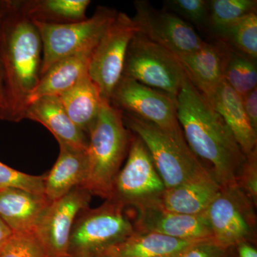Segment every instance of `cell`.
I'll use <instances>...</instances> for the list:
<instances>
[{"label":"cell","instance_id":"cell-5","mask_svg":"<svg viewBox=\"0 0 257 257\" xmlns=\"http://www.w3.org/2000/svg\"><path fill=\"white\" fill-rule=\"evenodd\" d=\"M126 209L111 200L79 213L71 231L69 257H96L135 231Z\"/></svg>","mask_w":257,"mask_h":257},{"label":"cell","instance_id":"cell-17","mask_svg":"<svg viewBox=\"0 0 257 257\" xmlns=\"http://www.w3.org/2000/svg\"><path fill=\"white\" fill-rule=\"evenodd\" d=\"M51 202L45 194L19 189L0 190V217L13 233H35Z\"/></svg>","mask_w":257,"mask_h":257},{"label":"cell","instance_id":"cell-37","mask_svg":"<svg viewBox=\"0 0 257 257\" xmlns=\"http://www.w3.org/2000/svg\"><path fill=\"white\" fill-rule=\"evenodd\" d=\"M178 256H160V257H178Z\"/></svg>","mask_w":257,"mask_h":257},{"label":"cell","instance_id":"cell-28","mask_svg":"<svg viewBox=\"0 0 257 257\" xmlns=\"http://www.w3.org/2000/svg\"><path fill=\"white\" fill-rule=\"evenodd\" d=\"M0 257H49L35 233H13L0 249Z\"/></svg>","mask_w":257,"mask_h":257},{"label":"cell","instance_id":"cell-11","mask_svg":"<svg viewBox=\"0 0 257 257\" xmlns=\"http://www.w3.org/2000/svg\"><path fill=\"white\" fill-rule=\"evenodd\" d=\"M121 111L170 132L182 131L177 114L176 98L144 85L128 77H121L109 99Z\"/></svg>","mask_w":257,"mask_h":257},{"label":"cell","instance_id":"cell-29","mask_svg":"<svg viewBox=\"0 0 257 257\" xmlns=\"http://www.w3.org/2000/svg\"><path fill=\"white\" fill-rule=\"evenodd\" d=\"M45 175L23 173L0 162V190L19 189L35 194H45Z\"/></svg>","mask_w":257,"mask_h":257},{"label":"cell","instance_id":"cell-4","mask_svg":"<svg viewBox=\"0 0 257 257\" xmlns=\"http://www.w3.org/2000/svg\"><path fill=\"white\" fill-rule=\"evenodd\" d=\"M122 116L128 130L146 146L166 189L210 172L189 148L182 131H167L125 111Z\"/></svg>","mask_w":257,"mask_h":257},{"label":"cell","instance_id":"cell-30","mask_svg":"<svg viewBox=\"0 0 257 257\" xmlns=\"http://www.w3.org/2000/svg\"><path fill=\"white\" fill-rule=\"evenodd\" d=\"M167 10L184 21L201 28L207 27L209 21V1L205 0H170L165 2ZM188 23V22H187Z\"/></svg>","mask_w":257,"mask_h":257},{"label":"cell","instance_id":"cell-8","mask_svg":"<svg viewBox=\"0 0 257 257\" xmlns=\"http://www.w3.org/2000/svg\"><path fill=\"white\" fill-rule=\"evenodd\" d=\"M184 74L173 54L138 32L128 45L123 77L177 97Z\"/></svg>","mask_w":257,"mask_h":257},{"label":"cell","instance_id":"cell-25","mask_svg":"<svg viewBox=\"0 0 257 257\" xmlns=\"http://www.w3.org/2000/svg\"><path fill=\"white\" fill-rule=\"evenodd\" d=\"M224 81L242 96L257 85L256 60L229 46L224 68Z\"/></svg>","mask_w":257,"mask_h":257},{"label":"cell","instance_id":"cell-19","mask_svg":"<svg viewBox=\"0 0 257 257\" xmlns=\"http://www.w3.org/2000/svg\"><path fill=\"white\" fill-rule=\"evenodd\" d=\"M60 154L52 170L45 175V195L57 200L77 187H82L88 175L87 150L59 145Z\"/></svg>","mask_w":257,"mask_h":257},{"label":"cell","instance_id":"cell-35","mask_svg":"<svg viewBox=\"0 0 257 257\" xmlns=\"http://www.w3.org/2000/svg\"><path fill=\"white\" fill-rule=\"evenodd\" d=\"M13 233V231L10 229L9 226L5 224V221L0 217V249Z\"/></svg>","mask_w":257,"mask_h":257},{"label":"cell","instance_id":"cell-27","mask_svg":"<svg viewBox=\"0 0 257 257\" xmlns=\"http://www.w3.org/2000/svg\"><path fill=\"white\" fill-rule=\"evenodd\" d=\"M256 0H212L209 1L208 25L214 33L236 20L256 13Z\"/></svg>","mask_w":257,"mask_h":257},{"label":"cell","instance_id":"cell-33","mask_svg":"<svg viewBox=\"0 0 257 257\" xmlns=\"http://www.w3.org/2000/svg\"><path fill=\"white\" fill-rule=\"evenodd\" d=\"M245 113L251 126L257 132V87L241 97Z\"/></svg>","mask_w":257,"mask_h":257},{"label":"cell","instance_id":"cell-32","mask_svg":"<svg viewBox=\"0 0 257 257\" xmlns=\"http://www.w3.org/2000/svg\"><path fill=\"white\" fill-rule=\"evenodd\" d=\"M236 184L257 206V150L246 156Z\"/></svg>","mask_w":257,"mask_h":257},{"label":"cell","instance_id":"cell-38","mask_svg":"<svg viewBox=\"0 0 257 257\" xmlns=\"http://www.w3.org/2000/svg\"><path fill=\"white\" fill-rule=\"evenodd\" d=\"M0 5H1V0H0Z\"/></svg>","mask_w":257,"mask_h":257},{"label":"cell","instance_id":"cell-24","mask_svg":"<svg viewBox=\"0 0 257 257\" xmlns=\"http://www.w3.org/2000/svg\"><path fill=\"white\" fill-rule=\"evenodd\" d=\"M89 0H19L20 9L32 21L66 25L87 20Z\"/></svg>","mask_w":257,"mask_h":257},{"label":"cell","instance_id":"cell-14","mask_svg":"<svg viewBox=\"0 0 257 257\" xmlns=\"http://www.w3.org/2000/svg\"><path fill=\"white\" fill-rule=\"evenodd\" d=\"M133 222L136 231L157 233L175 239L194 241L213 239L205 213L187 215L160 206L137 211Z\"/></svg>","mask_w":257,"mask_h":257},{"label":"cell","instance_id":"cell-9","mask_svg":"<svg viewBox=\"0 0 257 257\" xmlns=\"http://www.w3.org/2000/svg\"><path fill=\"white\" fill-rule=\"evenodd\" d=\"M256 205L237 184L221 187L205 211L213 240L226 246L256 242Z\"/></svg>","mask_w":257,"mask_h":257},{"label":"cell","instance_id":"cell-10","mask_svg":"<svg viewBox=\"0 0 257 257\" xmlns=\"http://www.w3.org/2000/svg\"><path fill=\"white\" fill-rule=\"evenodd\" d=\"M138 32L137 24L124 13L116 15L93 52L88 74L99 88L101 97L109 101L122 77L128 45Z\"/></svg>","mask_w":257,"mask_h":257},{"label":"cell","instance_id":"cell-20","mask_svg":"<svg viewBox=\"0 0 257 257\" xmlns=\"http://www.w3.org/2000/svg\"><path fill=\"white\" fill-rule=\"evenodd\" d=\"M194 241L177 239L157 233L136 231L96 257L178 256Z\"/></svg>","mask_w":257,"mask_h":257},{"label":"cell","instance_id":"cell-15","mask_svg":"<svg viewBox=\"0 0 257 257\" xmlns=\"http://www.w3.org/2000/svg\"><path fill=\"white\" fill-rule=\"evenodd\" d=\"M229 45L219 40L205 42L192 53L176 57L187 78L204 96L224 81V68Z\"/></svg>","mask_w":257,"mask_h":257},{"label":"cell","instance_id":"cell-12","mask_svg":"<svg viewBox=\"0 0 257 257\" xmlns=\"http://www.w3.org/2000/svg\"><path fill=\"white\" fill-rule=\"evenodd\" d=\"M133 18L138 32L180 57L192 53L205 43L192 25L167 10H157L147 1H135Z\"/></svg>","mask_w":257,"mask_h":257},{"label":"cell","instance_id":"cell-31","mask_svg":"<svg viewBox=\"0 0 257 257\" xmlns=\"http://www.w3.org/2000/svg\"><path fill=\"white\" fill-rule=\"evenodd\" d=\"M178 257H239L236 246H226L213 239L202 240L191 245Z\"/></svg>","mask_w":257,"mask_h":257},{"label":"cell","instance_id":"cell-6","mask_svg":"<svg viewBox=\"0 0 257 257\" xmlns=\"http://www.w3.org/2000/svg\"><path fill=\"white\" fill-rule=\"evenodd\" d=\"M165 184L143 142L133 134L127 160L116 175L110 199L136 211L160 207Z\"/></svg>","mask_w":257,"mask_h":257},{"label":"cell","instance_id":"cell-23","mask_svg":"<svg viewBox=\"0 0 257 257\" xmlns=\"http://www.w3.org/2000/svg\"><path fill=\"white\" fill-rule=\"evenodd\" d=\"M58 96L69 117L88 137L102 100L99 88L89 74Z\"/></svg>","mask_w":257,"mask_h":257},{"label":"cell","instance_id":"cell-18","mask_svg":"<svg viewBox=\"0 0 257 257\" xmlns=\"http://www.w3.org/2000/svg\"><path fill=\"white\" fill-rule=\"evenodd\" d=\"M204 97L224 119L245 156L256 150L257 132L245 113L241 96L224 81Z\"/></svg>","mask_w":257,"mask_h":257},{"label":"cell","instance_id":"cell-7","mask_svg":"<svg viewBox=\"0 0 257 257\" xmlns=\"http://www.w3.org/2000/svg\"><path fill=\"white\" fill-rule=\"evenodd\" d=\"M117 13L116 10L98 7L92 17L79 23L50 25L32 21L42 43L41 76L62 59L95 47Z\"/></svg>","mask_w":257,"mask_h":257},{"label":"cell","instance_id":"cell-13","mask_svg":"<svg viewBox=\"0 0 257 257\" xmlns=\"http://www.w3.org/2000/svg\"><path fill=\"white\" fill-rule=\"evenodd\" d=\"M92 197L87 189L77 187L51 202L35 230L49 257H69L72 226L79 213L89 208Z\"/></svg>","mask_w":257,"mask_h":257},{"label":"cell","instance_id":"cell-34","mask_svg":"<svg viewBox=\"0 0 257 257\" xmlns=\"http://www.w3.org/2000/svg\"><path fill=\"white\" fill-rule=\"evenodd\" d=\"M239 257H257V251L254 243L241 242L236 246Z\"/></svg>","mask_w":257,"mask_h":257},{"label":"cell","instance_id":"cell-26","mask_svg":"<svg viewBox=\"0 0 257 257\" xmlns=\"http://www.w3.org/2000/svg\"><path fill=\"white\" fill-rule=\"evenodd\" d=\"M221 40L253 60L257 57V15L251 13L216 33Z\"/></svg>","mask_w":257,"mask_h":257},{"label":"cell","instance_id":"cell-1","mask_svg":"<svg viewBox=\"0 0 257 257\" xmlns=\"http://www.w3.org/2000/svg\"><path fill=\"white\" fill-rule=\"evenodd\" d=\"M42 43L33 22L20 9L18 0H1L0 69L5 108L0 119H25L30 96L41 77Z\"/></svg>","mask_w":257,"mask_h":257},{"label":"cell","instance_id":"cell-2","mask_svg":"<svg viewBox=\"0 0 257 257\" xmlns=\"http://www.w3.org/2000/svg\"><path fill=\"white\" fill-rule=\"evenodd\" d=\"M176 103L177 119L189 148L207 162L221 187L236 184L246 156L224 119L186 75Z\"/></svg>","mask_w":257,"mask_h":257},{"label":"cell","instance_id":"cell-3","mask_svg":"<svg viewBox=\"0 0 257 257\" xmlns=\"http://www.w3.org/2000/svg\"><path fill=\"white\" fill-rule=\"evenodd\" d=\"M132 138L122 111L102 98L97 118L88 135V175L82 188L92 195L110 199L114 179L127 157Z\"/></svg>","mask_w":257,"mask_h":257},{"label":"cell","instance_id":"cell-36","mask_svg":"<svg viewBox=\"0 0 257 257\" xmlns=\"http://www.w3.org/2000/svg\"><path fill=\"white\" fill-rule=\"evenodd\" d=\"M5 108L4 87H3V75L0 69V116L3 114Z\"/></svg>","mask_w":257,"mask_h":257},{"label":"cell","instance_id":"cell-16","mask_svg":"<svg viewBox=\"0 0 257 257\" xmlns=\"http://www.w3.org/2000/svg\"><path fill=\"white\" fill-rule=\"evenodd\" d=\"M25 119L45 126L59 145L87 150L88 137L69 117L58 96H43L29 104Z\"/></svg>","mask_w":257,"mask_h":257},{"label":"cell","instance_id":"cell-21","mask_svg":"<svg viewBox=\"0 0 257 257\" xmlns=\"http://www.w3.org/2000/svg\"><path fill=\"white\" fill-rule=\"evenodd\" d=\"M221 189V186L209 172L174 188L166 189L161 207L187 215L204 214Z\"/></svg>","mask_w":257,"mask_h":257},{"label":"cell","instance_id":"cell-22","mask_svg":"<svg viewBox=\"0 0 257 257\" xmlns=\"http://www.w3.org/2000/svg\"><path fill=\"white\" fill-rule=\"evenodd\" d=\"M95 47L81 51L53 64L40 77V82L29 98L28 106L43 96H58L87 75Z\"/></svg>","mask_w":257,"mask_h":257}]
</instances>
